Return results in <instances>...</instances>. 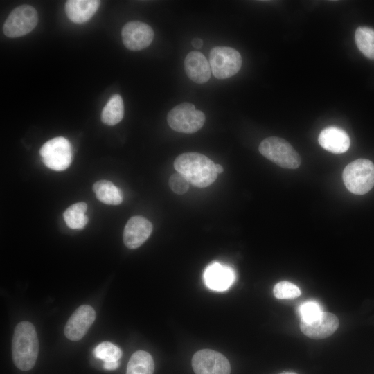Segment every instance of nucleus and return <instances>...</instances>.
I'll use <instances>...</instances> for the list:
<instances>
[{
    "mask_svg": "<svg viewBox=\"0 0 374 374\" xmlns=\"http://www.w3.org/2000/svg\"><path fill=\"white\" fill-rule=\"evenodd\" d=\"M154 363L152 357L143 350L132 354L127 366L126 374H153Z\"/></svg>",
    "mask_w": 374,
    "mask_h": 374,
    "instance_id": "6ab92c4d",
    "label": "nucleus"
},
{
    "mask_svg": "<svg viewBox=\"0 0 374 374\" xmlns=\"http://www.w3.org/2000/svg\"><path fill=\"white\" fill-rule=\"evenodd\" d=\"M37 21L38 15L35 8L24 4L12 10L3 24V31L10 38L21 37L31 32Z\"/></svg>",
    "mask_w": 374,
    "mask_h": 374,
    "instance_id": "6e6552de",
    "label": "nucleus"
},
{
    "mask_svg": "<svg viewBox=\"0 0 374 374\" xmlns=\"http://www.w3.org/2000/svg\"><path fill=\"white\" fill-rule=\"evenodd\" d=\"M209 64L216 78L226 79L239 71L242 66V57L231 47L215 46L211 50Z\"/></svg>",
    "mask_w": 374,
    "mask_h": 374,
    "instance_id": "423d86ee",
    "label": "nucleus"
},
{
    "mask_svg": "<svg viewBox=\"0 0 374 374\" xmlns=\"http://www.w3.org/2000/svg\"><path fill=\"white\" fill-rule=\"evenodd\" d=\"M346 188L355 195H364L374 186V164L366 159L348 163L342 174Z\"/></svg>",
    "mask_w": 374,
    "mask_h": 374,
    "instance_id": "7ed1b4c3",
    "label": "nucleus"
},
{
    "mask_svg": "<svg viewBox=\"0 0 374 374\" xmlns=\"http://www.w3.org/2000/svg\"><path fill=\"white\" fill-rule=\"evenodd\" d=\"M189 182L180 173L172 175L169 179V186L171 190L177 195L186 193L189 188Z\"/></svg>",
    "mask_w": 374,
    "mask_h": 374,
    "instance_id": "a878e982",
    "label": "nucleus"
},
{
    "mask_svg": "<svg viewBox=\"0 0 374 374\" xmlns=\"http://www.w3.org/2000/svg\"><path fill=\"white\" fill-rule=\"evenodd\" d=\"M92 189L97 199L104 204L118 205L123 201L121 190L110 181H98L93 184Z\"/></svg>",
    "mask_w": 374,
    "mask_h": 374,
    "instance_id": "a211bd4d",
    "label": "nucleus"
},
{
    "mask_svg": "<svg viewBox=\"0 0 374 374\" xmlns=\"http://www.w3.org/2000/svg\"><path fill=\"white\" fill-rule=\"evenodd\" d=\"M259 151L265 157L283 168L296 169L301 163L300 155L290 143L279 137L270 136L262 140Z\"/></svg>",
    "mask_w": 374,
    "mask_h": 374,
    "instance_id": "20e7f679",
    "label": "nucleus"
},
{
    "mask_svg": "<svg viewBox=\"0 0 374 374\" xmlns=\"http://www.w3.org/2000/svg\"><path fill=\"white\" fill-rule=\"evenodd\" d=\"M152 229V224L146 218L141 216L132 217L123 231L125 245L131 249L139 247L150 237Z\"/></svg>",
    "mask_w": 374,
    "mask_h": 374,
    "instance_id": "4468645a",
    "label": "nucleus"
},
{
    "mask_svg": "<svg viewBox=\"0 0 374 374\" xmlns=\"http://www.w3.org/2000/svg\"><path fill=\"white\" fill-rule=\"evenodd\" d=\"M280 374H297V373H296L294 372H287H287H283V373H281Z\"/></svg>",
    "mask_w": 374,
    "mask_h": 374,
    "instance_id": "c756f323",
    "label": "nucleus"
},
{
    "mask_svg": "<svg viewBox=\"0 0 374 374\" xmlns=\"http://www.w3.org/2000/svg\"><path fill=\"white\" fill-rule=\"evenodd\" d=\"M215 169L217 174L222 173L224 170L223 167L220 164H216V163H215Z\"/></svg>",
    "mask_w": 374,
    "mask_h": 374,
    "instance_id": "c85d7f7f",
    "label": "nucleus"
},
{
    "mask_svg": "<svg viewBox=\"0 0 374 374\" xmlns=\"http://www.w3.org/2000/svg\"><path fill=\"white\" fill-rule=\"evenodd\" d=\"M193 46L195 48H200L203 46V41L199 38H195L191 42Z\"/></svg>",
    "mask_w": 374,
    "mask_h": 374,
    "instance_id": "cd10ccee",
    "label": "nucleus"
},
{
    "mask_svg": "<svg viewBox=\"0 0 374 374\" xmlns=\"http://www.w3.org/2000/svg\"><path fill=\"white\" fill-rule=\"evenodd\" d=\"M93 354L96 358L107 362L118 361L122 356V351L112 343L104 341L95 348Z\"/></svg>",
    "mask_w": 374,
    "mask_h": 374,
    "instance_id": "5701e85b",
    "label": "nucleus"
},
{
    "mask_svg": "<svg viewBox=\"0 0 374 374\" xmlns=\"http://www.w3.org/2000/svg\"><path fill=\"white\" fill-rule=\"evenodd\" d=\"M174 168L192 185L205 188L211 185L217 177L215 163L198 152H185L174 161Z\"/></svg>",
    "mask_w": 374,
    "mask_h": 374,
    "instance_id": "f257e3e1",
    "label": "nucleus"
},
{
    "mask_svg": "<svg viewBox=\"0 0 374 374\" xmlns=\"http://www.w3.org/2000/svg\"><path fill=\"white\" fill-rule=\"evenodd\" d=\"M87 206L84 202H78L68 207L63 213L66 225L73 229H82L88 222L85 215Z\"/></svg>",
    "mask_w": 374,
    "mask_h": 374,
    "instance_id": "412c9836",
    "label": "nucleus"
},
{
    "mask_svg": "<svg viewBox=\"0 0 374 374\" xmlns=\"http://www.w3.org/2000/svg\"><path fill=\"white\" fill-rule=\"evenodd\" d=\"M355 39L359 50L366 57L374 60V30L360 26L355 31Z\"/></svg>",
    "mask_w": 374,
    "mask_h": 374,
    "instance_id": "4be33fe9",
    "label": "nucleus"
},
{
    "mask_svg": "<svg viewBox=\"0 0 374 374\" xmlns=\"http://www.w3.org/2000/svg\"><path fill=\"white\" fill-rule=\"evenodd\" d=\"M318 141L323 149L335 154L346 152L350 144L348 134L344 130L335 126L323 129L319 134Z\"/></svg>",
    "mask_w": 374,
    "mask_h": 374,
    "instance_id": "2eb2a0df",
    "label": "nucleus"
},
{
    "mask_svg": "<svg viewBox=\"0 0 374 374\" xmlns=\"http://www.w3.org/2000/svg\"><path fill=\"white\" fill-rule=\"evenodd\" d=\"M119 366L118 361L104 362L103 367L106 370H115Z\"/></svg>",
    "mask_w": 374,
    "mask_h": 374,
    "instance_id": "bb28decb",
    "label": "nucleus"
},
{
    "mask_svg": "<svg viewBox=\"0 0 374 374\" xmlns=\"http://www.w3.org/2000/svg\"><path fill=\"white\" fill-rule=\"evenodd\" d=\"M96 319L94 309L89 305H82L71 314L64 327V335L71 341L81 339L87 332Z\"/></svg>",
    "mask_w": 374,
    "mask_h": 374,
    "instance_id": "9b49d317",
    "label": "nucleus"
},
{
    "mask_svg": "<svg viewBox=\"0 0 374 374\" xmlns=\"http://www.w3.org/2000/svg\"><path fill=\"white\" fill-rule=\"evenodd\" d=\"M234 270L219 262L209 265L204 270L203 279L206 286L214 291L227 290L235 280Z\"/></svg>",
    "mask_w": 374,
    "mask_h": 374,
    "instance_id": "ddd939ff",
    "label": "nucleus"
},
{
    "mask_svg": "<svg viewBox=\"0 0 374 374\" xmlns=\"http://www.w3.org/2000/svg\"><path fill=\"white\" fill-rule=\"evenodd\" d=\"M124 104L119 94H114L107 101L101 112V120L107 125H115L123 119Z\"/></svg>",
    "mask_w": 374,
    "mask_h": 374,
    "instance_id": "aec40b11",
    "label": "nucleus"
},
{
    "mask_svg": "<svg viewBox=\"0 0 374 374\" xmlns=\"http://www.w3.org/2000/svg\"><path fill=\"white\" fill-rule=\"evenodd\" d=\"M39 352V341L35 326L29 321L19 322L15 327L12 341L15 365L21 371L35 366Z\"/></svg>",
    "mask_w": 374,
    "mask_h": 374,
    "instance_id": "f03ea898",
    "label": "nucleus"
},
{
    "mask_svg": "<svg viewBox=\"0 0 374 374\" xmlns=\"http://www.w3.org/2000/svg\"><path fill=\"white\" fill-rule=\"evenodd\" d=\"M39 154L48 168L56 171L64 170L71 162V145L64 137H55L43 144Z\"/></svg>",
    "mask_w": 374,
    "mask_h": 374,
    "instance_id": "0eeeda50",
    "label": "nucleus"
},
{
    "mask_svg": "<svg viewBox=\"0 0 374 374\" xmlns=\"http://www.w3.org/2000/svg\"><path fill=\"white\" fill-rule=\"evenodd\" d=\"M169 126L175 131L192 134L200 130L205 122V115L197 110L193 104L183 103L173 107L168 114Z\"/></svg>",
    "mask_w": 374,
    "mask_h": 374,
    "instance_id": "39448f33",
    "label": "nucleus"
},
{
    "mask_svg": "<svg viewBox=\"0 0 374 374\" xmlns=\"http://www.w3.org/2000/svg\"><path fill=\"white\" fill-rule=\"evenodd\" d=\"M338 326V318L334 314L326 312H321L312 320L300 322L301 332L314 339L328 337L336 331Z\"/></svg>",
    "mask_w": 374,
    "mask_h": 374,
    "instance_id": "f8f14e48",
    "label": "nucleus"
},
{
    "mask_svg": "<svg viewBox=\"0 0 374 374\" xmlns=\"http://www.w3.org/2000/svg\"><path fill=\"white\" fill-rule=\"evenodd\" d=\"M273 292L279 299H294L301 295L299 287L289 281H280L276 284Z\"/></svg>",
    "mask_w": 374,
    "mask_h": 374,
    "instance_id": "b1692460",
    "label": "nucleus"
},
{
    "mask_svg": "<svg viewBox=\"0 0 374 374\" xmlns=\"http://www.w3.org/2000/svg\"><path fill=\"white\" fill-rule=\"evenodd\" d=\"M185 71L194 82L203 84L211 78V66L206 57L199 51H191L184 60Z\"/></svg>",
    "mask_w": 374,
    "mask_h": 374,
    "instance_id": "dca6fc26",
    "label": "nucleus"
},
{
    "mask_svg": "<svg viewBox=\"0 0 374 374\" xmlns=\"http://www.w3.org/2000/svg\"><path fill=\"white\" fill-rule=\"evenodd\" d=\"M322 311L321 307L315 301H308L299 307L301 321H309L317 317Z\"/></svg>",
    "mask_w": 374,
    "mask_h": 374,
    "instance_id": "393cba45",
    "label": "nucleus"
},
{
    "mask_svg": "<svg viewBox=\"0 0 374 374\" xmlns=\"http://www.w3.org/2000/svg\"><path fill=\"white\" fill-rule=\"evenodd\" d=\"M100 4L97 0H69L65 3L64 10L72 22L83 24L94 15Z\"/></svg>",
    "mask_w": 374,
    "mask_h": 374,
    "instance_id": "f3484780",
    "label": "nucleus"
},
{
    "mask_svg": "<svg viewBox=\"0 0 374 374\" xmlns=\"http://www.w3.org/2000/svg\"><path fill=\"white\" fill-rule=\"evenodd\" d=\"M124 46L131 51L148 47L154 39L152 28L140 21H131L124 25L121 31Z\"/></svg>",
    "mask_w": 374,
    "mask_h": 374,
    "instance_id": "9d476101",
    "label": "nucleus"
},
{
    "mask_svg": "<svg viewBox=\"0 0 374 374\" xmlns=\"http://www.w3.org/2000/svg\"><path fill=\"white\" fill-rule=\"evenodd\" d=\"M192 367L195 374H230L228 359L220 353L203 349L196 352L192 358Z\"/></svg>",
    "mask_w": 374,
    "mask_h": 374,
    "instance_id": "1a4fd4ad",
    "label": "nucleus"
}]
</instances>
